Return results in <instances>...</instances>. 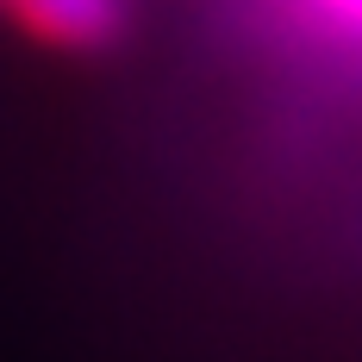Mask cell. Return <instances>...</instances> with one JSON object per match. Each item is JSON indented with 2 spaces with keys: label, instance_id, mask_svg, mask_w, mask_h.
Listing matches in <instances>:
<instances>
[{
  "label": "cell",
  "instance_id": "cell-1",
  "mask_svg": "<svg viewBox=\"0 0 362 362\" xmlns=\"http://www.w3.org/2000/svg\"><path fill=\"white\" fill-rule=\"evenodd\" d=\"M6 6L37 44L75 50V57L119 50L138 25V0H6Z\"/></svg>",
  "mask_w": 362,
  "mask_h": 362
},
{
  "label": "cell",
  "instance_id": "cell-2",
  "mask_svg": "<svg viewBox=\"0 0 362 362\" xmlns=\"http://www.w3.org/2000/svg\"><path fill=\"white\" fill-rule=\"evenodd\" d=\"M313 6H325L337 25H362V0H313Z\"/></svg>",
  "mask_w": 362,
  "mask_h": 362
},
{
  "label": "cell",
  "instance_id": "cell-3",
  "mask_svg": "<svg viewBox=\"0 0 362 362\" xmlns=\"http://www.w3.org/2000/svg\"><path fill=\"white\" fill-rule=\"evenodd\" d=\"M0 6H6V0H0Z\"/></svg>",
  "mask_w": 362,
  "mask_h": 362
}]
</instances>
